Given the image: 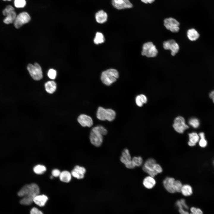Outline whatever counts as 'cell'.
I'll return each instance as SVG.
<instances>
[{"label": "cell", "instance_id": "6da1fadb", "mask_svg": "<svg viewBox=\"0 0 214 214\" xmlns=\"http://www.w3.org/2000/svg\"><path fill=\"white\" fill-rule=\"evenodd\" d=\"M107 130L102 126L94 127L90 132L89 139L91 143L94 146L98 147L102 143L103 135L107 134Z\"/></svg>", "mask_w": 214, "mask_h": 214}, {"label": "cell", "instance_id": "7a4b0ae2", "mask_svg": "<svg viewBox=\"0 0 214 214\" xmlns=\"http://www.w3.org/2000/svg\"><path fill=\"white\" fill-rule=\"evenodd\" d=\"M40 193V189L38 185L33 183L24 186L19 191L18 195L20 197L27 196L34 198Z\"/></svg>", "mask_w": 214, "mask_h": 214}, {"label": "cell", "instance_id": "3957f363", "mask_svg": "<svg viewBox=\"0 0 214 214\" xmlns=\"http://www.w3.org/2000/svg\"><path fill=\"white\" fill-rule=\"evenodd\" d=\"M119 76V73L117 70L110 69L102 72L101 80L104 84L109 86L116 81Z\"/></svg>", "mask_w": 214, "mask_h": 214}, {"label": "cell", "instance_id": "277c9868", "mask_svg": "<svg viewBox=\"0 0 214 214\" xmlns=\"http://www.w3.org/2000/svg\"><path fill=\"white\" fill-rule=\"evenodd\" d=\"M96 116L97 119L100 120H107L109 121H112L115 118L116 113L112 109H105L101 107H100L98 108Z\"/></svg>", "mask_w": 214, "mask_h": 214}, {"label": "cell", "instance_id": "5b68a950", "mask_svg": "<svg viewBox=\"0 0 214 214\" xmlns=\"http://www.w3.org/2000/svg\"><path fill=\"white\" fill-rule=\"evenodd\" d=\"M158 53V50L152 42H148L143 45L141 52L142 56L148 57H154L157 56Z\"/></svg>", "mask_w": 214, "mask_h": 214}, {"label": "cell", "instance_id": "8992f818", "mask_svg": "<svg viewBox=\"0 0 214 214\" xmlns=\"http://www.w3.org/2000/svg\"><path fill=\"white\" fill-rule=\"evenodd\" d=\"M27 69L32 78L34 80H39L43 77V73L41 68L38 63L34 65L29 64L27 66Z\"/></svg>", "mask_w": 214, "mask_h": 214}, {"label": "cell", "instance_id": "52a82bcc", "mask_svg": "<svg viewBox=\"0 0 214 214\" xmlns=\"http://www.w3.org/2000/svg\"><path fill=\"white\" fill-rule=\"evenodd\" d=\"M31 19L29 15L26 12H23L17 15L13 23L15 28L18 29L23 25L29 22Z\"/></svg>", "mask_w": 214, "mask_h": 214}, {"label": "cell", "instance_id": "ba28073f", "mask_svg": "<svg viewBox=\"0 0 214 214\" xmlns=\"http://www.w3.org/2000/svg\"><path fill=\"white\" fill-rule=\"evenodd\" d=\"M156 163V160L153 158L147 159L144 164L143 170L149 175L154 177L158 174L154 170V166Z\"/></svg>", "mask_w": 214, "mask_h": 214}, {"label": "cell", "instance_id": "9c48e42d", "mask_svg": "<svg viewBox=\"0 0 214 214\" xmlns=\"http://www.w3.org/2000/svg\"><path fill=\"white\" fill-rule=\"evenodd\" d=\"M173 126L175 131L181 133H183L185 130L189 128L188 126L185 123L184 119L181 116L177 117L175 119Z\"/></svg>", "mask_w": 214, "mask_h": 214}, {"label": "cell", "instance_id": "30bf717a", "mask_svg": "<svg viewBox=\"0 0 214 214\" xmlns=\"http://www.w3.org/2000/svg\"><path fill=\"white\" fill-rule=\"evenodd\" d=\"M164 25L167 29L169 30L172 32H177L180 29L179 23L175 19L172 18L165 19Z\"/></svg>", "mask_w": 214, "mask_h": 214}, {"label": "cell", "instance_id": "8fae6325", "mask_svg": "<svg viewBox=\"0 0 214 214\" xmlns=\"http://www.w3.org/2000/svg\"><path fill=\"white\" fill-rule=\"evenodd\" d=\"M112 3L115 8L118 10L130 8L133 7L129 0H112Z\"/></svg>", "mask_w": 214, "mask_h": 214}, {"label": "cell", "instance_id": "7c38bea8", "mask_svg": "<svg viewBox=\"0 0 214 214\" xmlns=\"http://www.w3.org/2000/svg\"><path fill=\"white\" fill-rule=\"evenodd\" d=\"M175 179L173 177H166L163 181V185L165 189L169 192L174 193L176 192L174 188Z\"/></svg>", "mask_w": 214, "mask_h": 214}, {"label": "cell", "instance_id": "4fadbf2b", "mask_svg": "<svg viewBox=\"0 0 214 214\" xmlns=\"http://www.w3.org/2000/svg\"><path fill=\"white\" fill-rule=\"evenodd\" d=\"M78 121L80 124L83 127H91L93 122L92 118L89 116L84 114L80 115L78 118Z\"/></svg>", "mask_w": 214, "mask_h": 214}, {"label": "cell", "instance_id": "5bb4252c", "mask_svg": "<svg viewBox=\"0 0 214 214\" xmlns=\"http://www.w3.org/2000/svg\"><path fill=\"white\" fill-rule=\"evenodd\" d=\"M86 172V170L84 167L76 166L71 171V174L73 177L77 179H81L84 177V174Z\"/></svg>", "mask_w": 214, "mask_h": 214}, {"label": "cell", "instance_id": "9a60e30c", "mask_svg": "<svg viewBox=\"0 0 214 214\" xmlns=\"http://www.w3.org/2000/svg\"><path fill=\"white\" fill-rule=\"evenodd\" d=\"M156 183L154 177L150 176L146 177L144 178L143 181L144 186L147 189H151L153 188Z\"/></svg>", "mask_w": 214, "mask_h": 214}, {"label": "cell", "instance_id": "2e32d148", "mask_svg": "<svg viewBox=\"0 0 214 214\" xmlns=\"http://www.w3.org/2000/svg\"><path fill=\"white\" fill-rule=\"evenodd\" d=\"M120 160L125 165L131 163L132 158L128 149H125L122 152V155L120 157Z\"/></svg>", "mask_w": 214, "mask_h": 214}, {"label": "cell", "instance_id": "e0dca14e", "mask_svg": "<svg viewBox=\"0 0 214 214\" xmlns=\"http://www.w3.org/2000/svg\"><path fill=\"white\" fill-rule=\"evenodd\" d=\"M48 200L47 196L44 195H37L34 198L33 202L40 207L44 206Z\"/></svg>", "mask_w": 214, "mask_h": 214}, {"label": "cell", "instance_id": "ac0fdd59", "mask_svg": "<svg viewBox=\"0 0 214 214\" xmlns=\"http://www.w3.org/2000/svg\"><path fill=\"white\" fill-rule=\"evenodd\" d=\"M189 141L188 144L191 147L195 146L199 140V135L196 132H192L188 134Z\"/></svg>", "mask_w": 214, "mask_h": 214}, {"label": "cell", "instance_id": "d6986e66", "mask_svg": "<svg viewBox=\"0 0 214 214\" xmlns=\"http://www.w3.org/2000/svg\"><path fill=\"white\" fill-rule=\"evenodd\" d=\"M95 17L97 22L103 23L107 21V15L104 11L100 10L96 13Z\"/></svg>", "mask_w": 214, "mask_h": 214}, {"label": "cell", "instance_id": "ffe728a7", "mask_svg": "<svg viewBox=\"0 0 214 214\" xmlns=\"http://www.w3.org/2000/svg\"><path fill=\"white\" fill-rule=\"evenodd\" d=\"M46 92L50 94L54 92L56 88V85L54 81H49L46 82L45 85Z\"/></svg>", "mask_w": 214, "mask_h": 214}, {"label": "cell", "instance_id": "44dd1931", "mask_svg": "<svg viewBox=\"0 0 214 214\" xmlns=\"http://www.w3.org/2000/svg\"><path fill=\"white\" fill-rule=\"evenodd\" d=\"M180 192L184 196H190L193 193L192 188L190 185L188 184L183 185L181 189Z\"/></svg>", "mask_w": 214, "mask_h": 214}, {"label": "cell", "instance_id": "7402d4cb", "mask_svg": "<svg viewBox=\"0 0 214 214\" xmlns=\"http://www.w3.org/2000/svg\"><path fill=\"white\" fill-rule=\"evenodd\" d=\"M16 12L14 11L8 14L3 20L4 22L6 24L13 23L17 16Z\"/></svg>", "mask_w": 214, "mask_h": 214}, {"label": "cell", "instance_id": "603a6c76", "mask_svg": "<svg viewBox=\"0 0 214 214\" xmlns=\"http://www.w3.org/2000/svg\"><path fill=\"white\" fill-rule=\"evenodd\" d=\"M187 36L190 40L193 41L196 40L198 38L199 34L195 29H191L187 31Z\"/></svg>", "mask_w": 214, "mask_h": 214}, {"label": "cell", "instance_id": "cb8c5ba5", "mask_svg": "<svg viewBox=\"0 0 214 214\" xmlns=\"http://www.w3.org/2000/svg\"><path fill=\"white\" fill-rule=\"evenodd\" d=\"M71 174L69 172L64 171L61 172L59 176L60 180L65 182H68L71 180Z\"/></svg>", "mask_w": 214, "mask_h": 214}, {"label": "cell", "instance_id": "d4e9b609", "mask_svg": "<svg viewBox=\"0 0 214 214\" xmlns=\"http://www.w3.org/2000/svg\"><path fill=\"white\" fill-rule=\"evenodd\" d=\"M179 49L178 44L173 39H171V42L169 46V50L171 51V54L172 56H174L178 53Z\"/></svg>", "mask_w": 214, "mask_h": 214}, {"label": "cell", "instance_id": "484cf974", "mask_svg": "<svg viewBox=\"0 0 214 214\" xmlns=\"http://www.w3.org/2000/svg\"><path fill=\"white\" fill-rule=\"evenodd\" d=\"M147 101L146 96L143 94L138 95L136 98V102L137 105L139 107H141L144 103H146Z\"/></svg>", "mask_w": 214, "mask_h": 214}, {"label": "cell", "instance_id": "4316f807", "mask_svg": "<svg viewBox=\"0 0 214 214\" xmlns=\"http://www.w3.org/2000/svg\"><path fill=\"white\" fill-rule=\"evenodd\" d=\"M105 39L103 34L100 32H97L94 39V43L95 44H98L103 43Z\"/></svg>", "mask_w": 214, "mask_h": 214}, {"label": "cell", "instance_id": "83f0119b", "mask_svg": "<svg viewBox=\"0 0 214 214\" xmlns=\"http://www.w3.org/2000/svg\"><path fill=\"white\" fill-rule=\"evenodd\" d=\"M46 170L45 166L41 165H38L33 168L34 172L37 174H41L43 173Z\"/></svg>", "mask_w": 214, "mask_h": 214}, {"label": "cell", "instance_id": "f1b7e54d", "mask_svg": "<svg viewBox=\"0 0 214 214\" xmlns=\"http://www.w3.org/2000/svg\"><path fill=\"white\" fill-rule=\"evenodd\" d=\"M132 161L135 166H140L143 164V159L141 156H136L132 158Z\"/></svg>", "mask_w": 214, "mask_h": 214}, {"label": "cell", "instance_id": "f546056e", "mask_svg": "<svg viewBox=\"0 0 214 214\" xmlns=\"http://www.w3.org/2000/svg\"><path fill=\"white\" fill-rule=\"evenodd\" d=\"M26 4L25 0H14L15 6L18 8H23L25 7Z\"/></svg>", "mask_w": 214, "mask_h": 214}, {"label": "cell", "instance_id": "4dcf8cb0", "mask_svg": "<svg viewBox=\"0 0 214 214\" xmlns=\"http://www.w3.org/2000/svg\"><path fill=\"white\" fill-rule=\"evenodd\" d=\"M176 205L178 208L180 214H189V212L182 207L180 200H177L176 202Z\"/></svg>", "mask_w": 214, "mask_h": 214}, {"label": "cell", "instance_id": "1f68e13d", "mask_svg": "<svg viewBox=\"0 0 214 214\" xmlns=\"http://www.w3.org/2000/svg\"><path fill=\"white\" fill-rule=\"evenodd\" d=\"M189 125L194 128H197L199 125V120L196 118H192L190 119L188 121Z\"/></svg>", "mask_w": 214, "mask_h": 214}, {"label": "cell", "instance_id": "d6a6232c", "mask_svg": "<svg viewBox=\"0 0 214 214\" xmlns=\"http://www.w3.org/2000/svg\"><path fill=\"white\" fill-rule=\"evenodd\" d=\"M13 11H14V7L11 5H8L3 10L2 13L4 16H6Z\"/></svg>", "mask_w": 214, "mask_h": 214}, {"label": "cell", "instance_id": "836d02e7", "mask_svg": "<svg viewBox=\"0 0 214 214\" xmlns=\"http://www.w3.org/2000/svg\"><path fill=\"white\" fill-rule=\"evenodd\" d=\"M182 185H183L180 181L175 180L174 183V188L176 192H180Z\"/></svg>", "mask_w": 214, "mask_h": 214}, {"label": "cell", "instance_id": "e575fe53", "mask_svg": "<svg viewBox=\"0 0 214 214\" xmlns=\"http://www.w3.org/2000/svg\"><path fill=\"white\" fill-rule=\"evenodd\" d=\"M48 77L51 79H55L56 76V72L55 70L51 69H50L48 73Z\"/></svg>", "mask_w": 214, "mask_h": 214}, {"label": "cell", "instance_id": "d590c367", "mask_svg": "<svg viewBox=\"0 0 214 214\" xmlns=\"http://www.w3.org/2000/svg\"><path fill=\"white\" fill-rule=\"evenodd\" d=\"M190 211L193 214H203V212L200 209L194 207H191Z\"/></svg>", "mask_w": 214, "mask_h": 214}, {"label": "cell", "instance_id": "8d00e7d4", "mask_svg": "<svg viewBox=\"0 0 214 214\" xmlns=\"http://www.w3.org/2000/svg\"><path fill=\"white\" fill-rule=\"evenodd\" d=\"M154 170L158 174L161 173L163 171V169L161 166L157 163L154 166Z\"/></svg>", "mask_w": 214, "mask_h": 214}, {"label": "cell", "instance_id": "74e56055", "mask_svg": "<svg viewBox=\"0 0 214 214\" xmlns=\"http://www.w3.org/2000/svg\"><path fill=\"white\" fill-rule=\"evenodd\" d=\"M199 144L202 147H206L207 144V142L205 138H200L199 141Z\"/></svg>", "mask_w": 214, "mask_h": 214}, {"label": "cell", "instance_id": "f35d334b", "mask_svg": "<svg viewBox=\"0 0 214 214\" xmlns=\"http://www.w3.org/2000/svg\"><path fill=\"white\" fill-rule=\"evenodd\" d=\"M30 214H43L42 212L36 207H33L30 211Z\"/></svg>", "mask_w": 214, "mask_h": 214}, {"label": "cell", "instance_id": "ab89813d", "mask_svg": "<svg viewBox=\"0 0 214 214\" xmlns=\"http://www.w3.org/2000/svg\"><path fill=\"white\" fill-rule=\"evenodd\" d=\"M61 172L60 171L56 169L53 170L52 171V174L53 176L57 177L59 176Z\"/></svg>", "mask_w": 214, "mask_h": 214}, {"label": "cell", "instance_id": "60d3db41", "mask_svg": "<svg viewBox=\"0 0 214 214\" xmlns=\"http://www.w3.org/2000/svg\"><path fill=\"white\" fill-rule=\"evenodd\" d=\"M181 205L182 207L185 210L188 209V207L186 203L185 200L184 199H181L180 200Z\"/></svg>", "mask_w": 214, "mask_h": 214}, {"label": "cell", "instance_id": "b9f144b4", "mask_svg": "<svg viewBox=\"0 0 214 214\" xmlns=\"http://www.w3.org/2000/svg\"><path fill=\"white\" fill-rule=\"evenodd\" d=\"M209 97L212 100L214 103V90L212 91L210 93Z\"/></svg>", "mask_w": 214, "mask_h": 214}, {"label": "cell", "instance_id": "7bdbcfd3", "mask_svg": "<svg viewBox=\"0 0 214 214\" xmlns=\"http://www.w3.org/2000/svg\"><path fill=\"white\" fill-rule=\"evenodd\" d=\"M155 0H141L143 2L147 4L148 3H151L155 1Z\"/></svg>", "mask_w": 214, "mask_h": 214}, {"label": "cell", "instance_id": "ee69618b", "mask_svg": "<svg viewBox=\"0 0 214 214\" xmlns=\"http://www.w3.org/2000/svg\"><path fill=\"white\" fill-rule=\"evenodd\" d=\"M199 138H205L204 134L203 132H202L199 133Z\"/></svg>", "mask_w": 214, "mask_h": 214}, {"label": "cell", "instance_id": "f6af8a7d", "mask_svg": "<svg viewBox=\"0 0 214 214\" xmlns=\"http://www.w3.org/2000/svg\"><path fill=\"white\" fill-rule=\"evenodd\" d=\"M4 1H10L11 0H2Z\"/></svg>", "mask_w": 214, "mask_h": 214}, {"label": "cell", "instance_id": "bcb514c9", "mask_svg": "<svg viewBox=\"0 0 214 214\" xmlns=\"http://www.w3.org/2000/svg\"><path fill=\"white\" fill-rule=\"evenodd\" d=\"M193 214L192 213H190V214Z\"/></svg>", "mask_w": 214, "mask_h": 214}, {"label": "cell", "instance_id": "7dc6e473", "mask_svg": "<svg viewBox=\"0 0 214 214\" xmlns=\"http://www.w3.org/2000/svg\"></svg>", "mask_w": 214, "mask_h": 214}]
</instances>
